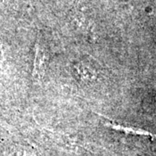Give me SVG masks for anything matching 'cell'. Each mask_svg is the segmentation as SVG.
Wrapping results in <instances>:
<instances>
[{"instance_id": "cell-1", "label": "cell", "mask_w": 156, "mask_h": 156, "mask_svg": "<svg viewBox=\"0 0 156 156\" xmlns=\"http://www.w3.org/2000/svg\"><path fill=\"white\" fill-rule=\"evenodd\" d=\"M105 127L111 128L112 130H115L117 132H121L123 134H130V135H134V136H141V137H147L151 140H156V134H153L149 131H147L143 128H136V127H132V126H126L122 124H119L113 121H107L104 123Z\"/></svg>"}]
</instances>
